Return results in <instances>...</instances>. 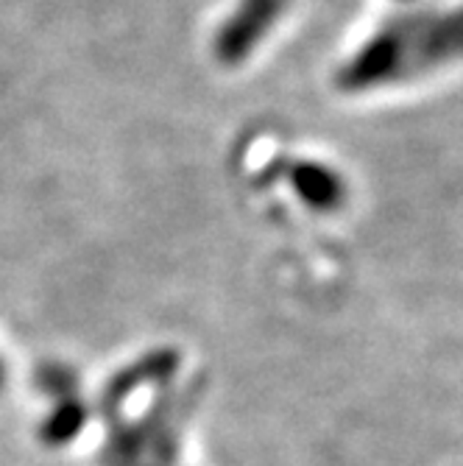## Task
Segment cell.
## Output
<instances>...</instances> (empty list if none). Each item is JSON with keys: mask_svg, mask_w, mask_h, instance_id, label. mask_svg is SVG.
I'll use <instances>...</instances> for the list:
<instances>
[{"mask_svg": "<svg viewBox=\"0 0 463 466\" xmlns=\"http://www.w3.org/2000/svg\"><path fill=\"white\" fill-rule=\"evenodd\" d=\"M268 177L285 182L290 193L297 196L313 213H335L349 198L347 177L324 159L310 157H279L268 165Z\"/></svg>", "mask_w": 463, "mask_h": 466, "instance_id": "obj_3", "label": "cell"}, {"mask_svg": "<svg viewBox=\"0 0 463 466\" xmlns=\"http://www.w3.org/2000/svg\"><path fill=\"white\" fill-rule=\"evenodd\" d=\"M287 0H237L213 36V56L224 67H240L255 56L279 25Z\"/></svg>", "mask_w": 463, "mask_h": 466, "instance_id": "obj_2", "label": "cell"}, {"mask_svg": "<svg viewBox=\"0 0 463 466\" xmlns=\"http://www.w3.org/2000/svg\"><path fill=\"white\" fill-rule=\"evenodd\" d=\"M402 4H413V0H402Z\"/></svg>", "mask_w": 463, "mask_h": 466, "instance_id": "obj_4", "label": "cell"}, {"mask_svg": "<svg viewBox=\"0 0 463 466\" xmlns=\"http://www.w3.org/2000/svg\"><path fill=\"white\" fill-rule=\"evenodd\" d=\"M455 65H463V4L410 6L368 31L335 67L332 84L344 96H371Z\"/></svg>", "mask_w": 463, "mask_h": 466, "instance_id": "obj_1", "label": "cell"}]
</instances>
